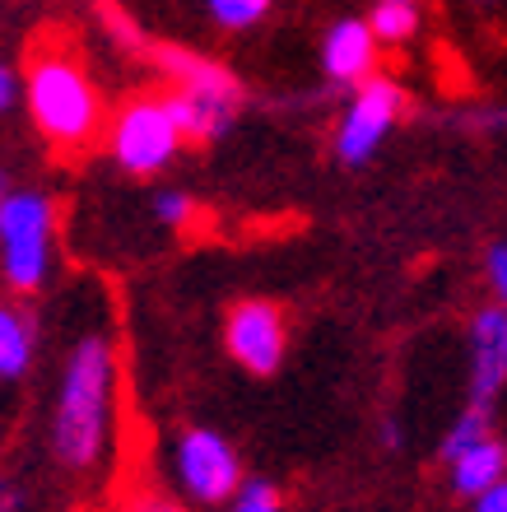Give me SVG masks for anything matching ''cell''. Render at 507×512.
Returning <instances> with one entry per match:
<instances>
[{"label": "cell", "instance_id": "6da1fadb", "mask_svg": "<svg viewBox=\"0 0 507 512\" xmlns=\"http://www.w3.org/2000/svg\"><path fill=\"white\" fill-rule=\"evenodd\" d=\"M24 103L33 126L61 154L94 149L107 131L103 89L89 75L80 47L61 33H42L24 52Z\"/></svg>", "mask_w": 507, "mask_h": 512}, {"label": "cell", "instance_id": "7a4b0ae2", "mask_svg": "<svg viewBox=\"0 0 507 512\" xmlns=\"http://www.w3.org/2000/svg\"><path fill=\"white\" fill-rule=\"evenodd\" d=\"M117 419V345L107 331H84L66 354L52 405V452L70 471H94L112 447Z\"/></svg>", "mask_w": 507, "mask_h": 512}, {"label": "cell", "instance_id": "3957f363", "mask_svg": "<svg viewBox=\"0 0 507 512\" xmlns=\"http://www.w3.org/2000/svg\"><path fill=\"white\" fill-rule=\"evenodd\" d=\"M159 66L173 75V117L187 135V145H214L233 131L242 112V84L224 66H214L196 52H159Z\"/></svg>", "mask_w": 507, "mask_h": 512}, {"label": "cell", "instance_id": "277c9868", "mask_svg": "<svg viewBox=\"0 0 507 512\" xmlns=\"http://www.w3.org/2000/svg\"><path fill=\"white\" fill-rule=\"evenodd\" d=\"M56 261V201L47 191L10 187L0 201V280L14 294H38Z\"/></svg>", "mask_w": 507, "mask_h": 512}, {"label": "cell", "instance_id": "5b68a950", "mask_svg": "<svg viewBox=\"0 0 507 512\" xmlns=\"http://www.w3.org/2000/svg\"><path fill=\"white\" fill-rule=\"evenodd\" d=\"M103 145H107V154H112V163H117L121 173L159 177L163 168L182 154L187 135H182V126H177L168 94H135L107 117Z\"/></svg>", "mask_w": 507, "mask_h": 512}, {"label": "cell", "instance_id": "8992f818", "mask_svg": "<svg viewBox=\"0 0 507 512\" xmlns=\"http://www.w3.org/2000/svg\"><path fill=\"white\" fill-rule=\"evenodd\" d=\"M173 480L196 508H219L238 494L247 475H242L238 447L228 443L224 433L191 424L173 438Z\"/></svg>", "mask_w": 507, "mask_h": 512}, {"label": "cell", "instance_id": "52a82bcc", "mask_svg": "<svg viewBox=\"0 0 507 512\" xmlns=\"http://www.w3.org/2000/svg\"><path fill=\"white\" fill-rule=\"evenodd\" d=\"M405 112V89L391 75H373V80L354 84V94H349V108L335 126V159L349 163V168H363V163L373 159L382 140L396 131Z\"/></svg>", "mask_w": 507, "mask_h": 512}, {"label": "cell", "instance_id": "ba28073f", "mask_svg": "<svg viewBox=\"0 0 507 512\" xmlns=\"http://www.w3.org/2000/svg\"><path fill=\"white\" fill-rule=\"evenodd\" d=\"M224 350L252 378H275L289 354V317L270 298H238L224 317Z\"/></svg>", "mask_w": 507, "mask_h": 512}, {"label": "cell", "instance_id": "9c48e42d", "mask_svg": "<svg viewBox=\"0 0 507 512\" xmlns=\"http://www.w3.org/2000/svg\"><path fill=\"white\" fill-rule=\"evenodd\" d=\"M466 350H470V405L494 410V401L507 387V312L498 303H484L470 317Z\"/></svg>", "mask_w": 507, "mask_h": 512}, {"label": "cell", "instance_id": "30bf717a", "mask_svg": "<svg viewBox=\"0 0 507 512\" xmlns=\"http://www.w3.org/2000/svg\"><path fill=\"white\" fill-rule=\"evenodd\" d=\"M377 61H382V42L373 38L368 19H335L321 38V70L331 84H363L377 75Z\"/></svg>", "mask_w": 507, "mask_h": 512}, {"label": "cell", "instance_id": "8fae6325", "mask_svg": "<svg viewBox=\"0 0 507 512\" xmlns=\"http://www.w3.org/2000/svg\"><path fill=\"white\" fill-rule=\"evenodd\" d=\"M33 359H38V322L28 317V308L0 298V382L28 378Z\"/></svg>", "mask_w": 507, "mask_h": 512}, {"label": "cell", "instance_id": "7c38bea8", "mask_svg": "<svg viewBox=\"0 0 507 512\" xmlns=\"http://www.w3.org/2000/svg\"><path fill=\"white\" fill-rule=\"evenodd\" d=\"M447 475H452V489L461 499H475V494H484V489L498 485L507 475V443L498 433L484 438L480 447H470V452H461L456 461H447Z\"/></svg>", "mask_w": 507, "mask_h": 512}, {"label": "cell", "instance_id": "4fadbf2b", "mask_svg": "<svg viewBox=\"0 0 507 512\" xmlns=\"http://www.w3.org/2000/svg\"><path fill=\"white\" fill-rule=\"evenodd\" d=\"M419 24H424L419 0H377L373 10H368V28H373V38L387 42V47H405V42L419 33Z\"/></svg>", "mask_w": 507, "mask_h": 512}, {"label": "cell", "instance_id": "5bb4252c", "mask_svg": "<svg viewBox=\"0 0 507 512\" xmlns=\"http://www.w3.org/2000/svg\"><path fill=\"white\" fill-rule=\"evenodd\" d=\"M484 438H494V410H484V405H466V410L456 415V424L447 429V438H442V461H456L461 452L480 447Z\"/></svg>", "mask_w": 507, "mask_h": 512}, {"label": "cell", "instance_id": "9a60e30c", "mask_svg": "<svg viewBox=\"0 0 507 512\" xmlns=\"http://www.w3.org/2000/svg\"><path fill=\"white\" fill-rule=\"evenodd\" d=\"M270 5H275V0H205L210 19H214L219 28H228V33L256 28V24H261V19L270 14Z\"/></svg>", "mask_w": 507, "mask_h": 512}, {"label": "cell", "instance_id": "2e32d148", "mask_svg": "<svg viewBox=\"0 0 507 512\" xmlns=\"http://www.w3.org/2000/svg\"><path fill=\"white\" fill-rule=\"evenodd\" d=\"M228 512H284V489L266 475H252V480H242L238 494L224 503Z\"/></svg>", "mask_w": 507, "mask_h": 512}, {"label": "cell", "instance_id": "e0dca14e", "mask_svg": "<svg viewBox=\"0 0 507 512\" xmlns=\"http://www.w3.org/2000/svg\"><path fill=\"white\" fill-rule=\"evenodd\" d=\"M154 219H159L163 229H187L191 219H196V201H191L187 191H173V187H163L154 191Z\"/></svg>", "mask_w": 507, "mask_h": 512}, {"label": "cell", "instance_id": "ac0fdd59", "mask_svg": "<svg viewBox=\"0 0 507 512\" xmlns=\"http://www.w3.org/2000/svg\"><path fill=\"white\" fill-rule=\"evenodd\" d=\"M121 512H191L182 499H173V494H159V489H140V494H131L126 499V508Z\"/></svg>", "mask_w": 507, "mask_h": 512}, {"label": "cell", "instance_id": "d6986e66", "mask_svg": "<svg viewBox=\"0 0 507 512\" xmlns=\"http://www.w3.org/2000/svg\"><path fill=\"white\" fill-rule=\"evenodd\" d=\"M484 270H489V284L498 294V308L507 312V243H494L489 256H484Z\"/></svg>", "mask_w": 507, "mask_h": 512}, {"label": "cell", "instance_id": "ffe728a7", "mask_svg": "<svg viewBox=\"0 0 507 512\" xmlns=\"http://www.w3.org/2000/svg\"><path fill=\"white\" fill-rule=\"evenodd\" d=\"M19 94H24V84H19V70L0 61V117L14 108V98H19Z\"/></svg>", "mask_w": 507, "mask_h": 512}, {"label": "cell", "instance_id": "44dd1931", "mask_svg": "<svg viewBox=\"0 0 507 512\" xmlns=\"http://www.w3.org/2000/svg\"><path fill=\"white\" fill-rule=\"evenodd\" d=\"M475 512H507V475L498 480V485H489L484 494H475Z\"/></svg>", "mask_w": 507, "mask_h": 512}, {"label": "cell", "instance_id": "7402d4cb", "mask_svg": "<svg viewBox=\"0 0 507 512\" xmlns=\"http://www.w3.org/2000/svg\"><path fill=\"white\" fill-rule=\"evenodd\" d=\"M10 196V177H5V168H0V201Z\"/></svg>", "mask_w": 507, "mask_h": 512}, {"label": "cell", "instance_id": "603a6c76", "mask_svg": "<svg viewBox=\"0 0 507 512\" xmlns=\"http://www.w3.org/2000/svg\"><path fill=\"white\" fill-rule=\"evenodd\" d=\"M475 5H489V0H475Z\"/></svg>", "mask_w": 507, "mask_h": 512}]
</instances>
